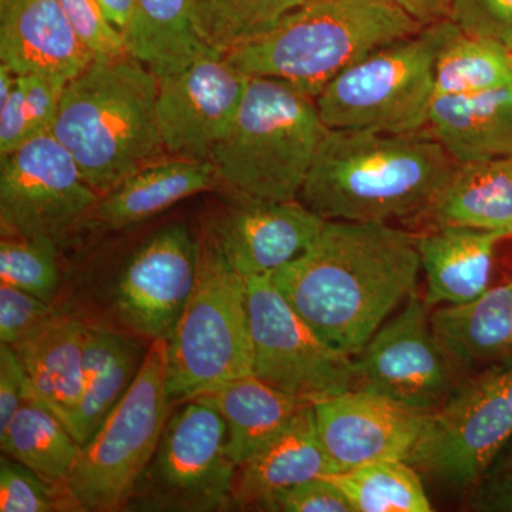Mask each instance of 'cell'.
I'll list each match as a JSON object with an SVG mask.
<instances>
[{"mask_svg":"<svg viewBox=\"0 0 512 512\" xmlns=\"http://www.w3.org/2000/svg\"><path fill=\"white\" fill-rule=\"evenodd\" d=\"M420 272L416 235L384 222L326 221L271 279L319 338L356 357L416 292Z\"/></svg>","mask_w":512,"mask_h":512,"instance_id":"cell-1","label":"cell"},{"mask_svg":"<svg viewBox=\"0 0 512 512\" xmlns=\"http://www.w3.org/2000/svg\"><path fill=\"white\" fill-rule=\"evenodd\" d=\"M454 165L427 127L402 134L329 128L299 200L326 221L420 218Z\"/></svg>","mask_w":512,"mask_h":512,"instance_id":"cell-2","label":"cell"},{"mask_svg":"<svg viewBox=\"0 0 512 512\" xmlns=\"http://www.w3.org/2000/svg\"><path fill=\"white\" fill-rule=\"evenodd\" d=\"M157 99V77L130 55L93 59L67 82L50 133L99 197L165 151Z\"/></svg>","mask_w":512,"mask_h":512,"instance_id":"cell-3","label":"cell"},{"mask_svg":"<svg viewBox=\"0 0 512 512\" xmlns=\"http://www.w3.org/2000/svg\"><path fill=\"white\" fill-rule=\"evenodd\" d=\"M423 28L393 0H305L225 57L245 76L279 80L316 99L353 64Z\"/></svg>","mask_w":512,"mask_h":512,"instance_id":"cell-4","label":"cell"},{"mask_svg":"<svg viewBox=\"0 0 512 512\" xmlns=\"http://www.w3.org/2000/svg\"><path fill=\"white\" fill-rule=\"evenodd\" d=\"M328 130L308 94L249 77L237 116L210 160L235 201L299 200Z\"/></svg>","mask_w":512,"mask_h":512,"instance_id":"cell-5","label":"cell"},{"mask_svg":"<svg viewBox=\"0 0 512 512\" xmlns=\"http://www.w3.org/2000/svg\"><path fill=\"white\" fill-rule=\"evenodd\" d=\"M167 339L151 342L136 379L92 439L80 447L69 476L55 491L59 511H124L170 414Z\"/></svg>","mask_w":512,"mask_h":512,"instance_id":"cell-6","label":"cell"},{"mask_svg":"<svg viewBox=\"0 0 512 512\" xmlns=\"http://www.w3.org/2000/svg\"><path fill=\"white\" fill-rule=\"evenodd\" d=\"M197 279L190 299L167 338L168 394L183 403L254 375L247 279L217 251L204 231Z\"/></svg>","mask_w":512,"mask_h":512,"instance_id":"cell-7","label":"cell"},{"mask_svg":"<svg viewBox=\"0 0 512 512\" xmlns=\"http://www.w3.org/2000/svg\"><path fill=\"white\" fill-rule=\"evenodd\" d=\"M450 19L370 53L316 97L328 128L413 133L427 127L441 50L458 32Z\"/></svg>","mask_w":512,"mask_h":512,"instance_id":"cell-8","label":"cell"},{"mask_svg":"<svg viewBox=\"0 0 512 512\" xmlns=\"http://www.w3.org/2000/svg\"><path fill=\"white\" fill-rule=\"evenodd\" d=\"M511 439L512 404L498 363L427 413L406 461L434 487L470 494Z\"/></svg>","mask_w":512,"mask_h":512,"instance_id":"cell-9","label":"cell"},{"mask_svg":"<svg viewBox=\"0 0 512 512\" xmlns=\"http://www.w3.org/2000/svg\"><path fill=\"white\" fill-rule=\"evenodd\" d=\"M168 417L156 454L138 478L124 511L229 510L234 461L227 424L217 410L187 400Z\"/></svg>","mask_w":512,"mask_h":512,"instance_id":"cell-10","label":"cell"},{"mask_svg":"<svg viewBox=\"0 0 512 512\" xmlns=\"http://www.w3.org/2000/svg\"><path fill=\"white\" fill-rule=\"evenodd\" d=\"M247 305L258 379L312 403L356 389V360L319 338L271 275L247 279Z\"/></svg>","mask_w":512,"mask_h":512,"instance_id":"cell-11","label":"cell"},{"mask_svg":"<svg viewBox=\"0 0 512 512\" xmlns=\"http://www.w3.org/2000/svg\"><path fill=\"white\" fill-rule=\"evenodd\" d=\"M0 161L2 237L47 238L60 245L99 201L52 133L33 137Z\"/></svg>","mask_w":512,"mask_h":512,"instance_id":"cell-12","label":"cell"},{"mask_svg":"<svg viewBox=\"0 0 512 512\" xmlns=\"http://www.w3.org/2000/svg\"><path fill=\"white\" fill-rule=\"evenodd\" d=\"M430 306L416 292L357 355L355 390L421 413L439 409L457 389L456 370L431 329Z\"/></svg>","mask_w":512,"mask_h":512,"instance_id":"cell-13","label":"cell"},{"mask_svg":"<svg viewBox=\"0 0 512 512\" xmlns=\"http://www.w3.org/2000/svg\"><path fill=\"white\" fill-rule=\"evenodd\" d=\"M248 82L220 53L158 79L157 121L165 153L210 160L237 116Z\"/></svg>","mask_w":512,"mask_h":512,"instance_id":"cell-14","label":"cell"},{"mask_svg":"<svg viewBox=\"0 0 512 512\" xmlns=\"http://www.w3.org/2000/svg\"><path fill=\"white\" fill-rule=\"evenodd\" d=\"M200 239L184 224L160 229L128 259L114 289L124 325L151 342L170 336L197 279Z\"/></svg>","mask_w":512,"mask_h":512,"instance_id":"cell-15","label":"cell"},{"mask_svg":"<svg viewBox=\"0 0 512 512\" xmlns=\"http://www.w3.org/2000/svg\"><path fill=\"white\" fill-rule=\"evenodd\" d=\"M326 220L302 201H235L204 222L202 231L245 279L272 275L301 256Z\"/></svg>","mask_w":512,"mask_h":512,"instance_id":"cell-16","label":"cell"},{"mask_svg":"<svg viewBox=\"0 0 512 512\" xmlns=\"http://www.w3.org/2000/svg\"><path fill=\"white\" fill-rule=\"evenodd\" d=\"M313 409L320 439L342 471L407 460L427 416L362 390L319 400Z\"/></svg>","mask_w":512,"mask_h":512,"instance_id":"cell-17","label":"cell"},{"mask_svg":"<svg viewBox=\"0 0 512 512\" xmlns=\"http://www.w3.org/2000/svg\"><path fill=\"white\" fill-rule=\"evenodd\" d=\"M339 471L342 470L320 439L311 404L278 436L237 467L229 510L269 511L278 495Z\"/></svg>","mask_w":512,"mask_h":512,"instance_id":"cell-18","label":"cell"},{"mask_svg":"<svg viewBox=\"0 0 512 512\" xmlns=\"http://www.w3.org/2000/svg\"><path fill=\"white\" fill-rule=\"evenodd\" d=\"M93 59L60 0H0V63L18 76L43 74L69 82Z\"/></svg>","mask_w":512,"mask_h":512,"instance_id":"cell-19","label":"cell"},{"mask_svg":"<svg viewBox=\"0 0 512 512\" xmlns=\"http://www.w3.org/2000/svg\"><path fill=\"white\" fill-rule=\"evenodd\" d=\"M217 185L220 177L211 160L173 157L141 168L100 197L86 221L104 231H121Z\"/></svg>","mask_w":512,"mask_h":512,"instance_id":"cell-20","label":"cell"},{"mask_svg":"<svg viewBox=\"0 0 512 512\" xmlns=\"http://www.w3.org/2000/svg\"><path fill=\"white\" fill-rule=\"evenodd\" d=\"M86 326L74 316L55 312L12 346L28 376L30 392L69 430L83 394Z\"/></svg>","mask_w":512,"mask_h":512,"instance_id":"cell-21","label":"cell"},{"mask_svg":"<svg viewBox=\"0 0 512 512\" xmlns=\"http://www.w3.org/2000/svg\"><path fill=\"white\" fill-rule=\"evenodd\" d=\"M427 128L454 163L512 160V86L436 96Z\"/></svg>","mask_w":512,"mask_h":512,"instance_id":"cell-22","label":"cell"},{"mask_svg":"<svg viewBox=\"0 0 512 512\" xmlns=\"http://www.w3.org/2000/svg\"><path fill=\"white\" fill-rule=\"evenodd\" d=\"M500 232L466 227H434L416 235L429 306L463 305L483 295L490 284Z\"/></svg>","mask_w":512,"mask_h":512,"instance_id":"cell-23","label":"cell"},{"mask_svg":"<svg viewBox=\"0 0 512 512\" xmlns=\"http://www.w3.org/2000/svg\"><path fill=\"white\" fill-rule=\"evenodd\" d=\"M431 329L457 372L512 359V281L474 301L441 306Z\"/></svg>","mask_w":512,"mask_h":512,"instance_id":"cell-24","label":"cell"},{"mask_svg":"<svg viewBox=\"0 0 512 512\" xmlns=\"http://www.w3.org/2000/svg\"><path fill=\"white\" fill-rule=\"evenodd\" d=\"M191 400L208 404L221 414L227 424L228 456L237 467L313 404L255 375L229 380Z\"/></svg>","mask_w":512,"mask_h":512,"instance_id":"cell-25","label":"cell"},{"mask_svg":"<svg viewBox=\"0 0 512 512\" xmlns=\"http://www.w3.org/2000/svg\"><path fill=\"white\" fill-rule=\"evenodd\" d=\"M420 218L512 237V160L456 163Z\"/></svg>","mask_w":512,"mask_h":512,"instance_id":"cell-26","label":"cell"},{"mask_svg":"<svg viewBox=\"0 0 512 512\" xmlns=\"http://www.w3.org/2000/svg\"><path fill=\"white\" fill-rule=\"evenodd\" d=\"M130 340L100 326H86L83 353V394L70 433L87 443L120 402L143 363Z\"/></svg>","mask_w":512,"mask_h":512,"instance_id":"cell-27","label":"cell"},{"mask_svg":"<svg viewBox=\"0 0 512 512\" xmlns=\"http://www.w3.org/2000/svg\"><path fill=\"white\" fill-rule=\"evenodd\" d=\"M123 35L128 55L157 79L181 72L208 53H217L195 32L190 0H136Z\"/></svg>","mask_w":512,"mask_h":512,"instance_id":"cell-28","label":"cell"},{"mask_svg":"<svg viewBox=\"0 0 512 512\" xmlns=\"http://www.w3.org/2000/svg\"><path fill=\"white\" fill-rule=\"evenodd\" d=\"M80 447L66 424L32 392L0 433L2 453L32 470L53 493L69 476Z\"/></svg>","mask_w":512,"mask_h":512,"instance_id":"cell-29","label":"cell"},{"mask_svg":"<svg viewBox=\"0 0 512 512\" xmlns=\"http://www.w3.org/2000/svg\"><path fill=\"white\" fill-rule=\"evenodd\" d=\"M305 0H190L195 32L214 52L227 56L271 32Z\"/></svg>","mask_w":512,"mask_h":512,"instance_id":"cell-30","label":"cell"},{"mask_svg":"<svg viewBox=\"0 0 512 512\" xmlns=\"http://www.w3.org/2000/svg\"><path fill=\"white\" fill-rule=\"evenodd\" d=\"M355 512H431L424 480L406 460L377 461L325 476Z\"/></svg>","mask_w":512,"mask_h":512,"instance_id":"cell-31","label":"cell"},{"mask_svg":"<svg viewBox=\"0 0 512 512\" xmlns=\"http://www.w3.org/2000/svg\"><path fill=\"white\" fill-rule=\"evenodd\" d=\"M507 86H512V69L507 47L501 43L458 30L441 50L434 72L436 96H463Z\"/></svg>","mask_w":512,"mask_h":512,"instance_id":"cell-32","label":"cell"},{"mask_svg":"<svg viewBox=\"0 0 512 512\" xmlns=\"http://www.w3.org/2000/svg\"><path fill=\"white\" fill-rule=\"evenodd\" d=\"M57 248L52 239L2 237L0 282L50 303L60 282Z\"/></svg>","mask_w":512,"mask_h":512,"instance_id":"cell-33","label":"cell"},{"mask_svg":"<svg viewBox=\"0 0 512 512\" xmlns=\"http://www.w3.org/2000/svg\"><path fill=\"white\" fill-rule=\"evenodd\" d=\"M60 5L77 39L94 59L128 55L123 32L110 22L97 0H60Z\"/></svg>","mask_w":512,"mask_h":512,"instance_id":"cell-34","label":"cell"},{"mask_svg":"<svg viewBox=\"0 0 512 512\" xmlns=\"http://www.w3.org/2000/svg\"><path fill=\"white\" fill-rule=\"evenodd\" d=\"M0 511H59L52 488L32 470L8 456L0 460Z\"/></svg>","mask_w":512,"mask_h":512,"instance_id":"cell-35","label":"cell"},{"mask_svg":"<svg viewBox=\"0 0 512 512\" xmlns=\"http://www.w3.org/2000/svg\"><path fill=\"white\" fill-rule=\"evenodd\" d=\"M448 19L467 35L512 42V0H453Z\"/></svg>","mask_w":512,"mask_h":512,"instance_id":"cell-36","label":"cell"},{"mask_svg":"<svg viewBox=\"0 0 512 512\" xmlns=\"http://www.w3.org/2000/svg\"><path fill=\"white\" fill-rule=\"evenodd\" d=\"M49 302L0 282V342L15 346L53 315Z\"/></svg>","mask_w":512,"mask_h":512,"instance_id":"cell-37","label":"cell"},{"mask_svg":"<svg viewBox=\"0 0 512 512\" xmlns=\"http://www.w3.org/2000/svg\"><path fill=\"white\" fill-rule=\"evenodd\" d=\"M18 82L23 93L30 140L50 133L59 113L67 80L43 74H22L18 76Z\"/></svg>","mask_w":512,"mask_h":512,"instance_id":"cell-38","label":"cell"},{"mask_svg":"<svg viewBox=\"0 0 512 512\" xmlns=\"http://www.w3.org/2000/svg\"><path fill=\"white\" fill-rule=\"evenodd\" d=\"M272 512H355L345 494L329 478L319 477L275 498Z\"/></svg>","mask_w":512,"mask_h":512,"instance_id":"cell-39","label":"cell"},{"mask_svg":"<svg viewBox=\"0 0 512 512\" xmlns=\"http://www.w3.org/2000/svg\"><path fill=\"white\" fill-rule=\"evenodd\" d=\"M468 495L470 510L512 512V448L508 453L501 451L493 466Z\"/></svg>","mask_w":512,"mask_h":512,"instance_id":"cell-40","label":"cell"},{"mask_svg":"<svg viewBox=\"0 0 512 512\" xmlns=\"http://www.w3.org/2000/svg\"><path fill=\"white\" fill-rule=\"evenodd\" d=\"M30 386L25 369L12 346L0 348V433L6 430L28 397Z\"/></svg>","mask_w":512,"mask_h":512,"instance_id":"cell-41","label":"cell"},{"mask_svg":"<svg viewBox=\"0 0 512 512\" xmlns=\"http://www.w3.org/2000/svg\"><path fill=\"white\" fill-rule=\"evenodd\" d=\"M30 140L28 121L23 107V93L19 82L5 103L0 104V158Z\"/></svg>","mask_w":512,"mask_h":512,"instance_id":"cell-42","label":"cell"},{"mask_svg":"<svg viewBox=\"0 0 512 512\" xmlns=\"http://www.w3.org/2000/svg\"><path fill=\"white\" fill-rule=\"evenodd\" d=\"M410 18L421 26L448 19L453 0H393Z\"/></svg>","mask_w":512,"mask_h":512,"instance_id":"cell-43","label":"cell"},{"mask_svg":"<svg viewBox=\"0 0 512 512\" xmlns=\"http://www.w3.org/2000/svg\"><path fill=\"white\" fill-rule=\"evenodd\" d=\"M110 22L121 32H126L133 18L136 0H97Z\"/></svg>","mask_w":512,"mask_h":512,"instance_id":"cell-44","label":"cell"},{"mask_svg":"<svg viewBox=\"0 0 512 512\" xmlns=\"http://www.w3.org/2000/svg\"><path fill=\"white\" fill-rule=\"evenodd\" d=\"M501 373H503V383L508 399L512 404V359L501 363Z\"/></svg>","mask_w":512,"mask_h":512,"instance_id":"cell-45","label":"cell"},{"mask_svg":"<svg viewBox=\"0 0 512 512\" xmlns=\"http://www.w3.org/2000/svg\"><path fill=\"white\" fill-rule=\"evenodd\" d=\"M505 47H507V50H508V56H510L511 69H512V42L510 43V45H507V46H505Z\"/></svg>","mask_w":512,"mask_h":512,"instance_id":"cell-46","label":"cell"},{"mask_svg":"<svg viewBox=\"0 0 512 512\" xmlns=\"http://www.w3.org/2000/svg\"><path fill=\"white\" fill-rule=\"evenodd\" d=\"M511 281H512V279H511Z\"/></svg>","mask_w":512,"mask_h":512,"instance_id":"cell-47","label":"cell"}]
</instances>
